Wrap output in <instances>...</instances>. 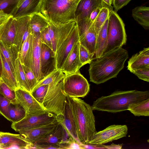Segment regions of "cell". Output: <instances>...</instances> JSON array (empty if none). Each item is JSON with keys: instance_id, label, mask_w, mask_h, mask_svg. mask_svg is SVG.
I'll use <instances>...</instances> for the list:
<instances>
[{"instance_id": "6da1fadb", "label": "cell", "mask_w": 149, "mask_h": 149, "mask_svg": "<svg viewBox=\"0 0 149 149\" xmlns=\"http://www.w3.org/2000/svg\"><path fill=\"white\" fill-rule=\"evenodd\" d=\"M128 58L127 51L121 47L92 61L89 64L90 81L99 84L116 77Z\"/></svg>"}, {"instance_id": "7a4b0ae2", "label": "cell", "mask_w": 149, "mask_h": 149, "mask_svg": "<svg viewBox=\"0 0 149 149\" xmlns=\"http://www.w3.org/2000/svg\"><path fill=\"white\" fill-rule=\"evenodd\" d=\"M148 98V91H116L109 95L98 98L91 107L93 110L116 113L127 110L130 104Z\"/></svg>"}, {"instance_id": "3957f363", "label": "cell", "mask_w": 149, "mask_h": 149, "mask_svg": "<svg viewBox=\"0 0 149 149\" xmlns=\"http://www.w3.org/2000/svg\"><path fill=\"white\" fill-rule=\"evenodd\" d=\"M67 96L76 119L79 141L85 146L89 145L97 132L93 110L91 106L81 99Z\"/></svg>"}, {"instance_id": "277c9868", "label": "cell", "mask_w": 149, "mask_h": 149, "mask_svg": "<svg viewBox=\"0 0 149 149\" xmlns=\"http://www.w3.org/2000/svg\"><path fill=\"white\" fill-rule=\"evenodd\" d=\"M80 0H42L40 13L56 25L75 21V11Z\"/></svg>"}, {"instance_id": "5b68a950", "label": "cell", "mask_w": 149, "mask_h": 149, "mask_svg": "<svg viewBox=\"0 0 149 149\" xmlns=\"http://www.w3.org/2000/svg\"><path fill=\"white\" fill-rule=\"evenodd\" d=\"M108 18L107 39L102 55L122 47L127 41L125 24L116 12L110 11Z\"/></svg>"}, {"instance_id": "8992f818", "label": "cell", "mask_w": 149, "mask_h": 149, "mask_svg": "<svg viewBox=\"0 0 149 149\" xmlns=\"http://www.w3.org/2000/svg\"><path fill=\"white\" fill-rule=\"evenodd\" d=\"M63 86V79L49 85L41 106L46 111L63 118L66 95Z\"/></svg>"}, {"instance_id": "52a82bcc", "label": "cell", "mask_w": 149, "mask_h": 149, "mask_svg": "<svg viewBox=\"0 0 149 149\" xmlns=\"http://www.w3.org/2000/svg\"><path fill=\"white\" fill-rule=\"evenodd\" d=\"M63 81V91L70 97H84L90 91V84L79 70L65 75Z\"/></svg>"}, {"instance_id": "ba28073f", "label": "cell", "mask_w": 149, "mask_h": 149, "mask_svg": "<svg viewBox=\"0 0 149 149\" xmlns=\"http://www.w3.org/2000/svg\"><path fill=\"white\" fill-rule=\"evenodd\" d=\"M62 119L63 118L47 111L35 114L26 113L25 116L22 119L16 123H12L11 127L17 132L32 129Z\"/></svg>"}, {"instance_id": "9c48e42d", "label": "cell", "mask_w": 149, "mask_h": 149, "mask_svg": "<svg viewBox=\"0 0 149 149\" xmlns=\"http://www.w3.org/2000/svg\"><path fill=\"white\" fill-rule=\"evenodd\" d=\"M80 44L85 47L92 55H94L97 33L94 23L89 19H84L76 22Z\"/></svg>"}, {"instance_id": "30bf717a", "label": "cell", "mask_w": 149, "mask_h": 149, "mask_svg": "<svg viewBox=\"0 0 149 149\" xmlns=\"http://www.w3.org/2000/svg\"><path fill=\"white\" fill-rule=\"evenodd\" d=\"M128 128L126 125H113L97 132L89 142V145H101L110 142L126 136Z\"/></svg>"}, {"instance_id": "8fae6325", "label": "cell", "mask_w": 149, "mask_h": 149, "mask_svg": "<svg viewBox=\"0 0 149 149\" xmlns=\"http://www.w3.org/2000/svg\"><path fill=\"white\" fill-rule=\"evenodd\" d=\"M79 36L76 23L68 36L56 52V68L61 70L67 56L74 46L79 42Z\"/></svg>"}, {"instance_id": "7c38bea8", "label": "cell", "mask_w": 149, "mask_h": 149, "mask_svg": "<svg viewBox=\"0 0 149 149\" xmlns=\"http://www.w3.org/2000/svg\"><path fill=\"white\" fill-rule=\"evenodd\" d=\"M76 23L75 21H73L63 25H56L49 22L48 27L52 49L55 53L68 36Z\"/></svg>"}, {"instance_id": "4fadbf2b", "label": "cell", "mask_w": 149, "mask_h": 149, "mask_svg": "<svg viewBox=\"0 0 149 149\" xmlns=\"http://www.w3.org/2000/svg\"><path fill=\"white\" fill-rule=\"evenodd\" d=\"M63 120L56 121L51 123L32 129L20 130L17 131L26 141L33 144L53 131Z\"/></svg>"}, {"instance_id": "5bb4252c", "label": "cell", "mask_w": 149, "mask_h": 149, "mask_svg": "<svg viewBox=\"0 0 149 149\" xmlns=\"http://www.w3.org/2000/svg\"><path fill=\"white\" fill-rule=\"evenodd\" d=\"M16 99L26 111V113L35 114L46 111L29 92L19 88L15 90Z\"/></svg>"}, {"instance_id": "9a60e30c", "label": "cell", "mask_w": 149, "mask_h": 149, "mask_svg": "<svg viewBox=\"0 0 149 149\" xmlns=\"http://www.w3.org/2000/svg\"><path fill=\"white\" fill-rule=\"evenodd\" d=\"M40 66L43 79L57 69L56 53L42 42L41 45Z\"/></svg>"}, {"instance_id": "2e32d148", "label": "cell", "mask_w": 149, "mask_h": 149, "mask_svg": "<svg viewBox=\"0 0 149 149\" xmlns=\"http://www.w3.org/2000/svg\"><path fill=\"white\" fill-rule=\"evenodd\" d=\"M106 7L110 11L113 8L110 6L102 0H80L77 6L75 11L76 22L83 19H89L92 12L98 7Z\"/></svg>"}, {"instance_id": "e0dca14e", "label": "cell", "mask_w": 149, "mask_h": 149, "mask_svg": "<svg viewBox=\"0 0 149 149\" xmlns=\"http://www.w3.org/2000/svg\"><path fill=\"white\" fill-rule=\"evenodd\" d=\"M32 34V45L29 68L33 72L38 83L43 79L41 74L40 66V49L42 42L40 33Z\"/></svg>"}, {"instance_id": "ac0fdd59", "label": "cell", "mask_w": 149, "mask_h": 149, "mask_svg": "<svg viewBox=\"0 0 149 149\" xmlns=\"http://www.w3.org/2000/svg\"><path fill=\"white\" fill-rule=\"evenodd\" d=\"M31 145L20 134L0 132V148L29 149Z\"/></svg>"}, {"instance_id": "d6986e66", "label": "cell", "mask_w": 149, "mask_h": 149, "mask_svg": "<svg viewBox=\"0 0 149 149\" xmlns=\"http://www.w3.org/2000/svg\"><path fill=\"white\" fill-rule=\"evenodd\" d=\"M63 122L60 123L52 132L37 140L31 146L59 144L67 140L71 136L65 130Z\"/></svg>"}, {"instance_id": "ffe728a7", "label": "cell", "mask_w": 149, "mask_h": 149, "mask_svg": "<svg viewBox=\"0 0 149 149\" xmlns=\"http://www.w3.org/2000/svg\"><path fill=\"white\" fill-rule=\"evenodd\" d=\"M63 118L62 123L67 132L71 137L79 142L76 119L66 95Z\"/></svg>"}, {"instance_id": "44dd1931", "label": "cell", "mask_w": 149, "mask_h": 149, "mask_svg": "<svg viewBox=\"0 0 149 149\" xmlns=\"http://www.w3.org/2000/svg\"><path fill=\"white\" fill-rule=\"evenodd\" d=\"M42 0H25L19 7L14 8L10 14L15 18L31 16L40 12Z\"/></svg>"}, {"instance_id": "7402d4cb", "label": "cell", "mask_w": 149, "mask_h": 149, "mask_svg": "<svg viewBox=\"0 0 149 149\" xmlns=\"http://www.w3.org/2000/svg\"><path fill=\"white\" fill-rule=\"evenodd\" d=\"M79 42L76 43L67 56L61 69L65 75L76 72L83 65L79 58Z\"/></svg>"}, {"instance_id": "603a6c76", "label": "cell", "mask_w": 149, "mask_h": 149, "mask_svg": "<svg viewBox=\"0 0 149 149\" xmlns=\"http://www.w3.org/2000/svg\"><path fill=\"white\" fill-rule=\"evenodd\" d=\"M149 66V48H144L133 55L128 62L127 69L131 72L141 68Z\"/></svg>"}, {"instance_id": "cb8c5ba5", "label": "cell", "mask_w": 149, "mask_h": 149, "mask_svg": "<svg viewBox=\"0 0 149 149\" xmlns=\"http://www.w3.org/2000/svg\"><path fill=\"white\" fill-rule=\"evenodd\" d=\"M31 16H27L15 18V35L14 44L19 52L22 44L23 36L29 28Z\"/></svg>"}, {"instance_id": "d4e9b609", "label": "cell", "mask_w": 149, "mask_h": 149, "mask_svg": "<svg viewBox=\"0 0 149 149\" xmlns=\"http://www.w3.org/2000/svg\"><path fill=\"white\" fill-rule=\"evenodd\" d=\"M0 58L1 64L0 78L8 86L15 91L19 86L11 68L0 51Z\"/></svg>"}, {"instance_id": "484cf974", "label": "cell", "mask_w": 149, "mask_h": 149, "mask_svg": "<svg viewBox=\"0 0 149 149\" xmlns=\"http://www.w3.org/2000/svg\"><path fill=\"white\" fill-rule=\"evenodd\" d=\"M15 35V19L11 15L2 29L1 40L8 45H14Z\"/></svg>"}, {"instance_id": "4316f807", "label": "cell", "mask_w": 149, "mask_h": 149, "mask_svg": "<svg viewBox=\"0 0 149 149\" xmlns=\"http://www.w3.org/2000/svg\"><path fill=\"white\" fill-rule=\"evenodd\" d=\"M0 51L9 64L15 76V61L18 58V51L14 44L8 45L0 40Z\"/></svg>"}, {"instance_id": "83f0119b", "label": "cell", "mask_w": 149, "mask_h": 149, "mask_svg": "<svg viewBox=\"0 0 149 149\" xmlns=\"http://www.w3.org/2000/svg\"><path fill=\"white\" fill-rule=\"evenodd\" d=\"M32 40L33 34L31 33L23 42L18 53V57L22 64L29 68Z\"/></svg>"}, {"instance_id": "f1b7e54d", "label": "cell", "mask_w": 149, "mask_h": 149, "mask_svg": "<svg viewBox=\"0 0 149 149\" xmlns=\"http://www.w3.org/2000/svg\"><path fill=\"white\" fill-rule=\"evenodd\" d=\"M49 24V20L40 12L31 16L29 26L32 33H40Z\"/></svg>"}, {"instance_id": "f546056e", "label": "cell", "mask_w": 149, "mask_h": 149, "mask_svg": "<svg viewBox=\"0 0 149 149\" xmlns=\"http://www.w3.org/2000/svg\"><path fill=\"white\" fill-rule=\"evenodd\" d=\"M132 16L145 29H149V8L146 6H137L133 9Z\"/></svg>"}, {"instance_id": "4dcf8cb0", "label": "cell", "mask_w": 149, "mask_h": 149, "mask_svg": "<svg viewBox=\"0 0 149 149\" xmlns=\"http://www.w3.org/2000/svg\"><path fill=\"white\" fill-rule=\"evenodd\" d=\"M108 18L109 16L97 35L95 54V59L100 57L102 55L104 51L107 35Z\"/></svg>"}, {"instance_id": "1f68e13d", "label": "cell", "mask_w": 149, "mask_h": 149, "mask_svg": "<svg viewBox=\"0 0 149 149\" xmlns=\"http://www.w3.org/2000/svg\"><path fill=\"white\" fill-rule=\"evenodd\" d=\"M26 112L23 107L17 101L10 103L8 107L9 120L16 123L22 119L26 116Z\"/></svg>"}, {"instance_id": "d6a6232c", "label": "cell", "mask_w": 149, "mask_h": 149, "mask_svg": "<svg viewBox=\"0 0 149 149\" xmlns=\"http://www.w3.org/2000/svg\"><path fill=\"white\" fill-rule=\"evenodd\" d=\"M15 77L19 87L31 92V90L27 80L22 66L18 58L15 61Z\"/></svg>"}, {"instance_id": "836d02e7", "label": "cell", "mask_w": 149, "mask_h": 149, "mask_svg": "<svg viewBox=\"0 0 149 149\" xmlns=\"http://www.w3.org/2000/svg\"><path fill=\"white\" fill-rule=\"evenodd\" d=\"M135 116H149V98L130 104L128 110Z\"/></svg>"}, {"instance_id": "e575fe53", "label": "cell", "mask_w": 149, "mask_h": 149, "mask_svg": "<svg viewBox=\"0 0 149 149\" xmlns=\"http://www.w3.org/2000/svg\"><path fill=\"white\" fill-rule=\"evenodd\" d=\"M65 75L61 70L57 69L39 81L33 90L42 85H49L54 82H59L63 79Z\"/></svg>"}, {"instance_id": "d590c367", "label": "cell", "mask_w": 149, "mask_h": 149, "mask_svg": "<svg viewBox=\"0 0 149 149\" xmlns=\"http://www.w3.org/2000/svg\"><path fill=\"white\" fill-rule=\"evenodd\" d=\"M109 9L106 7L102 8L94 22L95 31L97 34L102 25L109 16Z\"/></svg>"}, {"instance_id": "8d00e7d4", "label": "cell", "mask_w": 149, "mask_h": 149, "mask_svg": "<svg viewBox=\"0 0 149 149\" xmlns=\"http://www.w3.org/2000/svg\"><path fill=\"white\" fill-rule=\"evenodd\" d=\"M0 93L11 102L17 101L15 91L11 89L3 81L0 83Z\"/></svg>"}, {"instance_id": "74e56055", "label": "cell", "mask_w": 149, "mask_h": 149, "mask_svg": "<svg viewBox=\"0 0 149 149\" xmlns=\"http://www.w3.org/2000/svg\"><path fill=\"white\" fill-rule=\"evenodd\" d=\"M22 66L31 92L38 84V81L33 72L30 68L24 65Z\"/></svg>"}, {"instance_id": "f35d334b", "label": "cell", "mask_w": 149, "mask_h": 149, "mask_svg": "<svg viewBox=\"0 0 149 149\" xmlns=\"http://www.w3.org/2000/svg\"><path fill=\"white\" fill-rule=\"evenodd\" d=\"M79 54L80 61L83 66L89 64L93 60L94 55L91 54L85 47L80 44L79 45Z\"/></svg>"}, {"instance_id": "ab89813d", "label": "cell", "mask_w": 149, "mask_h": 149, "mask_svg": "<svg viewBox=\"0 0 149 149\" xmlns=\"http://www.w3.org/2000/svg\"><path fill=\"white\" fill-rule=\"evenodd\" d=\"M62 149H85L86 146L71 136L67 140L58 144Z\"/></svg>"}, {"instance_id": "60d3db41", "label": "cell", "mask_w": 149, "mask_h": 149, "mask_svg": "<svg viewBox=\"0 0 149 149\" xmlns=\"http://www.w3.org/2000/svg\"><path fill=\"white\" fill-rule=\"evenodd\" d=\"M48 86V85H42L34 89L31 93L33 96L41 106L47 91Z\"/></svg>"}, {"instance_id": "b9f144b4", "label": "cell", "mask_w": 149, "mask_h": 149, "mask_svg": "<svg viewBox=\"0 0 149 149\" xmlns=\"http://www.w3.org/2000/svg\"><path fill=\"white\" fill-rule=\"evenodd\" d=\"M11 102L0 93V113L9 120L8 109Z\"/></svg>"}, {"instance_id": "7bdbcfd3", "label": "cell", "mask_w": 149, "mask_h": 149, "mask_svg": "<svg viewBox=\"0 0 149 149\" xmlns=\"http://www.w3.org/2000/svg\"><path fill=\"white\" fill-rule=\"evenodd\" d=\"M139 79L148 82L149 81V66L139 68L132 72Z\"/></svg>"}, {"instance_id": "ee69618b", "label": "cell", "mask_w": 149, "mask_h": 149, "mask_svg": "<svg viewBox=\"0 0 149 149\" xmlns=\"http://www.w3.org/2000/svg\"><path fill=\"white\" fill-rule=\"evenodd\" d=\"M40 36L42 42L52 49V42L48 26L40 32Z\"/></svg>"}, {"instance_id": "f6af8a7d", "label": "cell", "mask_w": 149, "mask_h": 149, "mask_svg": "<svg viewBox=\"0 0 149 149\" xmlns=\"http://www.w3.org/2000/svg\"><path fill=\"white\" fill-rule=\"evenodd\" d=\"M19 0H0V11L10 7L13 9L15 7Z\"/></svg>"}, {"instance_id": "bcb514c9", "label": "cell", "mask_w": 149, "mask_h": 149, "mask_svg": "<svg viewBox=\"0 0 149 149\" xmlns=\"http://www.w3.org/2000/svg\"><path fill=\"white\" fill-rule=\"evenodd\" d=\"M131 0H113L115 11L117 12L126 5Z\"/></svg>"}, {"instance_id": "7dc6e473", "label": "cell", "mask_w": 149, "mask_h": 149, "mask_svg": "<svg viewBox=\"0 0 149 149\" xmlns=\"http://www.w3.org/2000/svg\"><path fill=\"white\" fill-rule=\"evenodd\" d=\"M10 15V14L6 13L3 10L0 11V40H1V29Z\"/></svg>"}, {"instance_id": "c3c4849f", "label": "cell", "mask_w": 149, "mask_h": 149, "mask_svg": "<svg viewBox=\"0 0 149 149\" xmlns=\"http://www.w3.org/2000/svg\"><path fill=\"white\" fill-rule=\"evenodd\" d=\"M97 147V148H121L122 146L121 145H116L115 144H111V145H105L103 144L96 145H93Z\"/></svg>"}, {"instance_id": "681fc988", "label": "cell", "mask_w": 149, "mask_h": 149, "mask_svg": "<svg viewBox=\"0 0 149 149\" xmlns=\"http://www.w3.org/2000/svg\"><path fill=\"white\" fill-rule=\"evenodd\" d=\"M102 8L98 7L94 10L91 13L90 17L89 19L92 22H94Z\"/></svg>"}, {"instance_id": "f907efd6", "label": "cell", "mask_w": 149, "mask_h": 149, "mask_svg": "<svg viewBox=\"0 0 149 149\" xmlns=\"http://www.w3.org/2000/svg\"><path fill=\"white\" fill-rule=\"evenodd\" d=\"M102 1L104 3L110 6H111L113 0H102Z\"/></svg>"}, {"instance_id": "816d5d0a", "label": "cell", "mask_w": 149, "mask_h": 149, "mask_svg": "<svg viewBox=\"0 0 149 149\" xmlns=\"http://www.w3.org/2000/svg\"><path fill=\"white\" fill-rule=\"evenodd\" d=\"M25 0H19L16 6L14 8H16L20 6L23 2Z\"/></svg>"}, {"instance_id": "f5cc1de1", "label": "cell", "mask_w": 149, "mask_h": 149, "mask_svg": "<svg viewBox=\"0 0 149 149\" xmlns=\"http://www.w3.org/2000/svg\"><path fill=\"white\" fill-rule=\"evenodd\" d=\"M1 61L0 60V77L1 73Z\"/></svg>"}, {"instance_id": "db71d44e", "label": "cell", "mask_w": 149, "mask_h": 149, "mask_svg": "<svg viewBox=\"0 0 149 149\" xmlns=\"http://www.w3.org/2000/svg\"><path fill=\"white\" fill-rule=\"evenodd\" d=\"M2 81H3L1 79V78L0 77V83L2 82Z\"/></svg>"}]
</instances>
